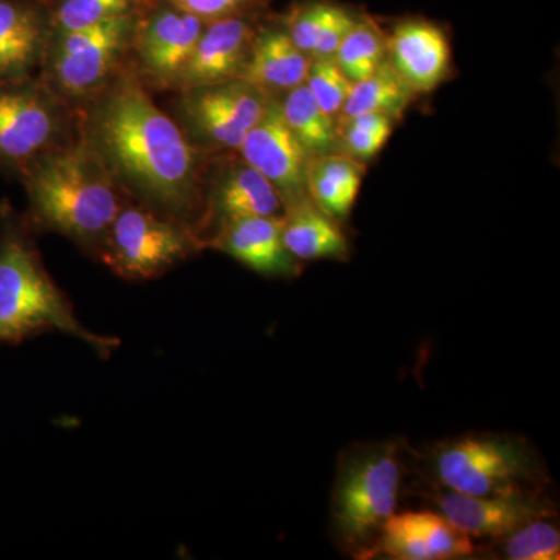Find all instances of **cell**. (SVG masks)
<instances>
[{
  "label": "cell",
  "mask_w": 560,
  "mask_h": 560,
  "mask_svg": "<svg viewBox=\"0 0 560 560\" xmlns=\"http://www.w3.org/2000/svg\"><path fill=\"white\" fill-rule=\"evenodd\" d=\"M114 178L172 213L191 209L197 156L186 136L135 80H124L95 105L90 140Z\"/></svg>",
  "instance_id": "obj_1"
},
{
  "label": "cell",
  "mask_w": 560,
  "mask_h": 560,
  "mask_svg": "<svg viewBox=\"0 0 560 560\" xmlns=\"http://www.w3.org/2000/svg\"><path fill=\"white\" fill-rule=\"evenodd\" d=\"M25 183L33 220L75 242H102L121 209L113 173L90 142L40 154Z\"/></svg>",
  "instance_id": "obj_2"
},
{
  "label": "cell",
  "mask_w": 560,
  "mask_h": 560,
  "mask_svg": "<svg viewBox=\"0 0 560 560\" xmlns=\"http://www.w3.org/2000/svg\"><path fill=\"white\" fill-rule=\"evenodd\" d=\"M44 331L79 338L101 355L117 346L114 338L81 326L24 232L5 220L0 230V342L20 345Z\"/></svg>",
  "instance_id": "obj_3"
},
{
  "label": "cell",
  "mask_w": 560,
  "mask_h": 560,
  "mask_svg": "<svg viewBox=\"0 0 560 560\" xmlns=\"http://www.w3.org/2000/svg\"><path fill=\"white\" fill-rule=\"evenodd\" d=\"M400 464L393 448L357 456L342 470L335 492L334 515L342 540L366 548L396 514Z\"/></svg>",
  "instance_id": "obj_4"
},
{
  "label": "cell",
  "mask_w": 560,
  "mask_h": 560,
  "mask_svg": "<svg viewBox=\"0 0 560 560\" xmlns=\"http://www.w3.org/2000/svg\"><path fill=\"white\" fill-rule=\"evenodd\" d=\"M103 260L127 279H153L197 248L190 232L142 208L119 210L103 237Z\"/></svg>",
  "instance_id": "obj_5"
},
{
  "label": "cell",
  "mask_w": 560,
  "mask_h": 560,
  "mask_svg": "<svg viewBox=\"0 0 560 560\" xmlns=\"http://www.w3.org/2000/svg\"><path fill=\"white\" fill-rule=\"evenodd\" d=\"M135 14L81 31L60 33L49 68L58 90L72 97L91 94L113 75L135 39Z\"/></svg>",
  "instance_id": "obj_6"
},
{
  "label": "cell",
  "mask_w": 560,
  "mask_h": 560,
  "mask_svg": "<svg viewBox=\"0 0 560 560\" xmlns=\"http://www.w3.org/2000/svg\"><path fill=\"white\" fill-rule=\"evenodd\" d=\"M436 474L445 488L474 497L521 493L529 463L514 444L492 438H466L444 445L436 455Z\"/></svg>",
  "instance_id": "obj_7"
},
{
  "label": "cell",
  "mask_w": 560,
  "mask_h": 560,
  "mask_svg": "<svg viewBox=\"0 0 560 560\" xmlns=\"http://www.w3.org/2000/svg\"><path fill=\"white\" fill-rule=\"evenodd\" d=\"M271 98L253 84L234 80L187 90L180 106L198 138L221 149L241 150Z\"/></svg>",
  "instance_id": "obj_8"
},
{
  "label": "cell",
  "mask_w": 560,
  "mask_h": 560,
  "mask_svg": "<svg viewBox=\"0 0 560 560\" xmlns=\"http://www.w3.org/2000/svg\"><path fill=\"white\" fill-rule=\"evenodd\" d=\"M57 131V113L38 86L0 84V164L25 171L49 149Z\"/></svg>",
  "instance_id": "obj_9"
},
{
  "label": "cell",
  "mask_w": 560,
  "mask_h": 560,
  "mask_svg": "<svg viewBox=\"0 0 560 560\" xmlns=\"http://www.w3.org/2000/svg\"><path fill=\"white\" fill-rule=\"evenodd\" d=\"M238 151L246 164L279 190L285 205L307 195L305 178L312 156L283 120L275 97L259 121L250 128Z\"/></svg>",
  "instance_id": "obj_10"
},
{
  "label": "cell",
  "mask_w": 560,
  "mask_h": 560,
  "mask_svg": "<svg viewBox=\"0 0 560 560\" xmlns=\"http://www.w3.org/2000/svg\"><path fill=\"white\" fill-rule=\"evenodd\" d=\"M259 31L253 13L206 22L178 86L187 91L241 80Z\"/></svg>",
  "instance_id": "obj_11"
},
{
  "label": "cell",
  "mask_w": 560,
  "mask_h": 560,
  "mask_svg": "<svg viewBox=\"0 0 560 560\" xmlns=\"http://www.w3.org/2000/svg\"><path fill=\"white\" fill-rule=\"evenodd\" d=\"M205 25V21L168 3L154 11L139 28L136 27L132 39L147 75L167 86L178 84Z\"/></svg>",
  "instance_id": "obj_12"
},
{
  "label": "cell",
  "mask_w": 560,
  "mask_h": 560,
  "mask_svg": "<svg viewBox=\"0 0 560 560\" xmlns=\"http://www.w3.org/2000/svg\"><path fill=\"white\" fill-rule=\"evenodd\" d=\"M386 60L412 92L433 91L451 68L447 36L429 21L399 22L386 39Z\"/></svg>",
  "instance_id": "obj_13"
},
{
  "label": "cell",
  "mask_w": 560,
  "mask_h": 560,
  "mask_svg": "<svg viewBox=\"0 0 560 560\" xmlns=\"http://www.w3.org/2000/svg\"><path fill=\"white\" fill-rule=\"evenodd\" d=\"M438 506L452 525L469 537L510 536L540 515L536 503L522 493L474 497L451 490V493L440 495Z\"/></svg>",
  "instance_id": "obj_14"
},
{
  "label": "cell",
  "mask_w": 560,
  "mask_h": 560,
  "mask_svg": "<svg viewBox=\"0 0 560 560\" xmlns=\"http://www.w3.org/2000/svg\"><path fill=\"white\" fill-rule=\"evenodd\" d=\"M283 217H248L224 221L217 246L250 270L265 276H291L298 259L282 238Z\"/></svg>",
  "instance_id": "obj_15"
},
{
  "label": "cell",
  "mask_w": 560,
  "mask_h": 560,
  "mask_svg": "<svg viewBox=\"0 0 560 560\" xmlns=\"http://www.w3.org/2000/svg\"><path fill=\"white\" fill-rule=\"evenodd\" d=\"M46 25L25 0H0V84L27 81L46 51Z\"/></svg>",
  "instance_id": "obj_16"
},
{
  "label": "cell",
  "mask_w": 560,
  "mask_h": 560,
  "mask_svg": "<svg viewBox=\"0 0 560 560\" xmlns=\"http://www.w3.org/2000/svg\"><path fill=\"white\" fill-rule=\"evenodd\" d=\"M312 58L294 46L283 27L260 28L241 80L275 97L307 79Z\"/></svg>",
  "instance_id": "obj_17"
},
{
  "label": "cell",
  "mask_w": 560,
  "mask_h": 560,
  "mask_svg": "<svg viewBox=\"0 0 560 560\" xmlns=\"http://www.w3.org/2000/svg\"><path fill=\"white\" fill-rule=\"evenodd\" d=\"M360 16L335 0H304L291 7L282 27L294 46L308 57H334Z\"/></svg>",
  "instance_id": "obj_18"
},
{
  "label": "cell",
  "mask_w": 560,
  "mask_h": 560,
  "mask_svg": "<svg viewBox=\"0 0 560 560\" xmlns=\"http://www.w3.org/2000/svg\"><path fill=\"white\" fill-rule=\"evenodd\" d=\"M282 238L294 259H342L349 245L340 228L307 195L287 202Z\"/></svg>",
  "instance_id": "obj_19"
},
{
  "label": "cell",
  "mask_w": 560,
  "mask_h": 560,
  "mask_svg": "<svg viewBox=\"0 0 560 560\" xmlns=\"http://www.w3.org/2000/svg\"><path fill=\"white\" fill-rule=\"evenodd\" d=\"M363 176V162L331 151L311 158L305 186L308 197L323 212L331 219H345L359 197Z\"/></svg>",
  "instance_id": "obj_20"
},
{
  "label": "cell",
  "mask_w": 560,
  "mask_h": 560,
  "mask_svg": "<svg viewBox=\"0 0 560 560\" xmlns=\"http://www.w3.org/2000/svg\"><path fill=\"white\" fill-rule=\"evenodd\" d=\"M212 202L223 221L279 215L285 206L282 195L270 180L245 161L220 176Z\"/></svg>",
  "instance_id": "obj_21"
},
{
  "label": "cell",
  "mask_w": 560,
  "mask_h": 560,
  "mask_svg": "<svg viewBox=\"0 0 560 560\" xmlns=\"http://www.w3.org/2000/svg\"><path fill=\"white\" fill-rule=\"evenodd\" d=\"M279 105L283 120L311 156L337 149L340 142L337 120L324 113L307 84L287 92Z\"/></svg>",
  "instance_id": "obj_22"
},
{
  "label": "cell",
  "mask_w": 560,
  "mask_h": 560,
  "mask_svg": "<svg viewBox=\"0 0 560 560\" xmlns=\"http://www.w3.org/2000/svg\"><path fill=\"white\" fill-rule=\"evenodd\" d=\"M412 94L415 92L410 86L400 79L389 61L385 60L368 79L353 83L337 125L363 114H385L393 119L399 117L410 103Z\"/></svg>",
  "instance_id": "obj_23"
},
{
  "label": "cell",
  "mask_w": 560,
  "mask_h": 560,
  "mask_svg": "<svg viewBox=\"0 0 560 560\" xmlns=\"http://www.w3.org/2000/svg\"><path fill=\"white\" fill-rule=\"evenodd\" d=\"M388 522L418 537L433 560L463 558L475 550L471 537L452 525L444 515L434 512H404L399 515L394 514Z\"/></svg>",
  "instance_id": "obj_24"
},
{
  "label": "cell",
  "mask_w": 560,
  "mask_h": 560,
  "mask_svg": "<svg viewBox=\"0 0 560 560\" xmlns=\"http://www.w3.org/2000/svg\"><path fill=\"white\" fill-rule=\"evenodd\" d=\"M334 58L353 83L368 79L386 60V38L377 24L361 14Z\"/></svg>",
  "instance_id": "obj_25"
},
{
  "label": "cell",
  "mask_w": 560,
  "mask_h": 560,
  "mask_svg": "<svg viewBox=\"0 0 560 560\" xmlns=\"http://www.w3.org/2000/svg\"><path fill=\"white\" fill-rule=\"evenodd\" d=\"M305 84L324 113L338 120L352 91L353 81L342 72L335 58H312Z\"/></svg>",
  "instance_id": "obj_26"
},
{
  "label": "cell",
  "mask_w": 560,
  "mask_h": 560,
  "mask_svg": "<svg viewBox=\"0 0 560 560\" xmlns=\"http://www.w3.org/2000/svg\"><path fill=\"white\" fill-rule=\"evenodd\" d=\"M139 0H62L55 13L58 32H75L135 13Z\"/></svg>",
  "instance_id": "obj_27"
},
{
  "label": "cell",
  "mask_w": 560,
  "mask_h": 560,
  "mask_svg": "<svg viewBox=\"0 0 560 560\" xmlns=\"http://www.w3.org/2000/svg\"><path fill=\"white\" fill-rule=\"evenodd\" d=\"M393 117L385 114H363L342 121L345 125V153L353 160L364 162L381 153L394 131Z\"/></svg>",
  "instance_id": "obj_28"
},
{
  "label": "cell",
  "mask_w": 560,
  "mask_h": 560,
  "mask_svg": "<svg viewBox=\"0 0 560 560\" xmlns=\"http://www.w3.org/2000/svg\"><path fill=\"white\" fill-rule=\"evenodd\" d=\"M506 556L512 560H559L560 534L551 523L530 521L510 534Z\"/></svg>",
  "instance_id": "obj_29"
},
{
  "label": "cell",
  "mask_w": 560,
  "mask_h": 560,
  "mask_svg": "<svg viewBox=\"0 0 560 560\" xmlns=\"http://www.w3.org/2000/svg\"><path fill=\"white\" fill-rule=\"evenodd\" d=\"M267 0H165L184 13L197 16L198 20L210 22L237 14L254 13Z\"/></svg>",
  "instance_id": "obj_30"
}]
</instances>
